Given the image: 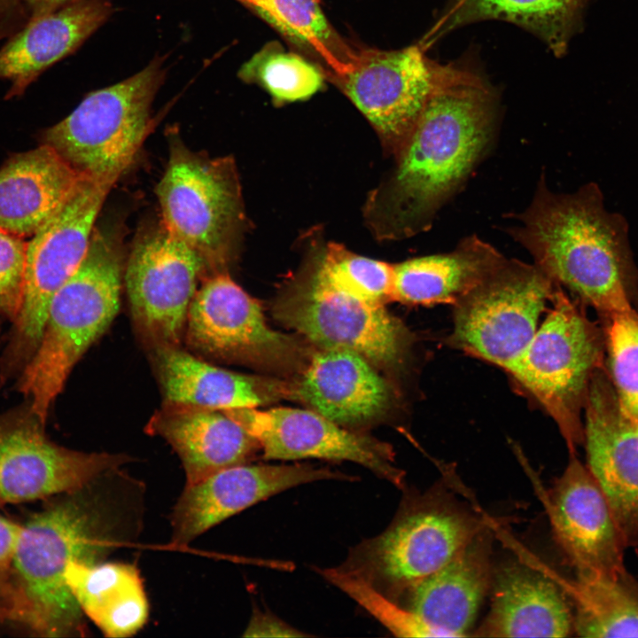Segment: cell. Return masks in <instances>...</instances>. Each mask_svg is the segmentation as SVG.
<instances>
[{
	"label": "cell",
	"instance_id": "16",
	"mask_svg": "<svg viewBox=\"0 0 638 638\" xmlns=\"http://www.w3.org/2000/svg\"><path fill=\"white\" fill-rule=\"evenodd\" d=\"M584 410L587 467L626 547L638 549V420L622 408L605 365L592 377Z\"/></svg>",
	"mask_w": 638,
	"mask_h": 638
},
{
	"label": "cell",
	"instance_id": "14",
	"mask_svg": "<svg viewBox=\"0 0 638 638\" xmlns=\"http://www.w3.org/2000/svg\"><path fill=\"white\" fill-rule=\"evenodd\" d=\"M205 271L202 259L162 223L135 243L124 276L126 290L136 323L156 346L179 345Z\"/></svg>",
	"mask_w": 638,
	"mask_h": 638
},
{
	"label": "cell",
	"instance_id": "29",
	"mask_svg": "<svg viewBox=\"0 0 638 638\" xmlns=\"http://www.w3.org/2000/svg\"><path fill=\"white\" fill-rule=\"evenodd\" d=\"M574 602L573 631L589 638L638 637V595L621 580L577 575L566 586Z\"/></svg>",
	"mask_w": 638,
	"mask_h": 638
},
{
	"label": "cell",
	"instance_id": "24",
	"mask_svg": "<svg viewBox=\"0 0 638 638\" xmlns=\"http://www.w3.org/2000/svg\"><path fill=\"white\" fill-rule=\"evenodd\" d=\"M492 548L489 525L408 593V609L446 637L466 636L492 587Z\"/></svg>",
	"mask_w": 638,
	"mask_h": 638
},
{
	"label": "cell",
	"instance_id": "10",
	"mask_svg": "<svg viewBox=\"0 0 638 638\" xmlns=\"http://www.w3.org/2000/svg\"><path fill=\"white\" fill-rule=\"evenodd\" d=\"M205 356L280 377H297L315 349L272 329L259 301L224 272L204 279L190 304L184 335Z\"/></svg>",
	"mask_w": 638,
	"mask_h": 638
},
{
	"label": "cell",
	"instance_id": "28",
	"mask_svg": "<svg viewBox=\"0 0 638 638\" xmlns=\"http://www.w3.org/2000/svg\"><path fill=\"white\" fill-rule=\"evenodd\" d=\"M65 578L83 615L105 636L128 637L146 623L149 604L135 565L73 560L66 566Z\"/></svg>",
	"mask_w": 638,
	"mask_h": 638
},
{
	"label": "cell",
	"instance_id": "33",
	"mask_svg": "<svg viewBox=\"0 0 638 638\" xmlns=\"http://www.w3.org/2000/svg\"><path fill=\"white\" fill-rule=\"evenodd\" d=\"M238 75L246 82L260 85L280 102L309 98L324 82V74L316 64L275 42L246 61Z\"/></svg>",
	"mask_w": 638,
	"mask_h": 638
},
{
	"label": "cell",
	"instance_id": "36",
	"mask_svg": "<svg viewBox=\"0 0 638 638\" xmlns=\"http://www.w3.org/2000/svg\"><path fill=\"white\" fill-rule=\"evenodd\" d=\"M27 243L0 229V312L16 318L24 292Z\"/></svg>",
	"mask_w": 638,
	"mask_h": 638
},
{
	"label": "cell",
	"instance_id": "32",
	"mask_svg": "<svg viewBox=\"0 0 638 638\" xmlns=\"http://www.w3.org/2000/svg\"><path fill=\"white\" fill-rule=\"evenodd\" d=\"M318 278L359 300L384 305L393 300V264L350 252L330 243L311 262Z\"/></svg>",
	"mask_w": 638,
	"mask_h": 638
},
{
	"label": "cell",
	"instance_id": "40",
	"mask_svg": "<svg viewBox=\"0 0 638 638\" xmlns=\"http://www.w3.org/2000/svg\"><path fill=\"white\" fill-rule=\"evenodd\" d=\"M253 9L258 14L267 10L269 0H239Z\"/></svg>",
	"mask_w": 638,
	"mask_h": 638
},
{
	"label": "cell",
	"instance_id": "6",
	"mask_svg": "<svg viewBox=\"0 0 638 638\" xmlns=\"http://www.w3.org/2000/svg\"><path fill=\"white\" fill-rule=\"evenodd\" d=\"M605 334L557 286L547 315L507 372L556 424L570 455L584 444L581 411L592 377L604 366Z\"/></svg>",
	"mask_w": 638,
	"mask_h": 638
},
{
	"label": "cell",
	"instance_id": "15",
	"mask_svg": "<svg viewBox=\"0 0 638 638\" xmlns=\"http://www.w3.org/2000/svg\"><path fill=\"white\" fill-rule=\"evenodd\" d=\"M223 412L258 441L264 460L350 461L395 486L404 485L405 472L395 464L389 444L344 429L312 409L276 407Z\"/></svg>",
	"mask_w": 638,
	"mask_h": 638
},
{
	"label": "cell",
	"instance_id": "34",
	"mask_svg": "<svg viewBox=\"0 0 638 638\" xmlns=\"http://www.w3.org/2000/svg\"><path fill=\"white\" fill-rule=\"evenodd\" d=\"M607 372L625 411L638 420V310L602 317Z\"/></svg>",
	"mask_w": 638,
	"mask_h": 638
},
{
	"label": "cell",
	"instance_id": "22",
	"mask_svg": "<svg viewBox=\"0 0 638 638\" xmlns=\"http://www.w3.org/2000/svg\"><path fill=\"white\" fill-rule=\"evenodd\" d=\"M490 611L474 635L565 637L573 614L560 583L533 566L514 562L494 570Z\"/></svg>",
	"mask_w": 638,
	"mask_h": 638
},
{
	"label": "cell",
	"instance_id": "8",
	"mask_svg": "<svg viewBox=\"0 0 638 638\" xmlns=\"http://www.w3.org/2000/svg\"><path fill=\"white\" fill-rule=\"evenodd\" d=\"M163 64L89 93L64 120L43 132L74 168L97 177H120L149 133L152 104L164 79Z\"/></svg>",
	"mask_w": 638,
	"mask_h": 638
},
{
	"label": "cell",
	"instance_id": "3",
	"mask_svg": "<svg viewBox=\"0 0 638 638\" xmlns=\"http://www.w3.org/2000/svg\"><path fill=\"white\" fill-rule=\"evenodd\" d=\"M508 229L555 284L601 317L638 310V268L624 217L604 207L596 183L552 192L543 174L530 206Z\"/></svg>",
	"mask_w": 638,
	"mask_h": 638
},
{
	"label": "cell",
	"instance_id": "27",
	"mask_svg": "<svg viewBox=\"0 0 638 638\" xmlns=\"http://www.w3.org/2000/svg\"><path fill=\"white\" fill-rule=\"evenodd\" d=\"M506 257L471 235L450 252L393 264V300L409 305L456 303Z\"/></svg>",
	"mask_w": 638,
	"mask_h": 638
},
{
	"label": "cell",
	"instance_id": "4",
	"mask_svg": "<svg viewBox=\"0 0 638 638\" xmlns=\"http://www.w3.org/2000/svg\"><path fill=\"white\" fill-rule=\"evenodd\" d=\"M121 273L113 241L93 231L82 264L50 303L39 345L21 377L20 391L42 424L75 363L116 316Z\"/></svg>",
	"mask_w": 638,
	"mask_h": 638
},
{
	"label": "cell",
	"instance_id": "13",
	"mask_svg": "<svg viewBox=\"0 0 638 638\" xmlns=\"http://www.w3.org/2000/svg\"><path fill=\"white\" fill-rule=\"evenodd\" d=\"M457 70L430 60L414 45L356 52L349 67L333 77L395 158L431 97Z\"/></svg>",
	"mask_w": 638,
	"mask_h": 638
},
{
	"label": "cell",
	"instance_id": "37",
	"mask_svg": "<svg viewBox=\"0 0 638 638\" xmlns=\"http://www.w3.org/2000/svg\"><path fill=\"white\" fill-rule=\"evenodd\" d=\"M22 525L0 516V576L12 571Z\"/></svg>",
	"mask_w": 638,
	"mask_h": 638
},
{
	"label": "cell",
	"instance_id": "23",
	"mask_svg": "<svg viewBox=\"0 0 638 638\" xmlns=\"http://www.w3.org/2000/svg\"><path fill=\"white\" fill-rule=\"evenodd\" d=\"M154 354L166 404L227 411L292 399V381L227 370L178 346H156Z\"/></svg>",
	"mask_w": 638,
	"mask_h": 638
},
{
	"label": "cell",
	"instance_id": "2",
	"mask_svg": "<svg viewBox=\"0 0 638 638\" xmlns=\"http://www.w3.org/2000/svg\"><path fill=\"white\" fill-rule=\"evenodd\" d=\"M494 105L480 78L459 69L431 97L395 157L390 176L370 195L365 216L378 239L431 228L489 148Z\"/></svg>",
	"mask_w": 638,
	"mask_h": 638
},
{
	"label": "cell",
	"instance_id": "1",
	"mask_svg": "<svg viewBox=\"0 0 638 638\" xmlns=\"http://www.w3.org/2000/svg\"><path fill=\"white\" fill-rule=\"evenodd\" d=\"M138 484L120 469L105 472L22 525L9 600L43 636H83V613L65 578L73 561L102 562L139 525Z\"/></svg>",
	"mask_w": 638,
	"mask_h": 638
},
{
	"label": "cell",
	"instance_id": "12",
	"mask_svg": "<svg viewBox=\"0 0 638 638\" xmlns=\"http://www.w3.org/2000/svg\"><path fill=\"white\" fill-rule=\"evenodd\" d=\"M118 179L86 175L27 243L22 303L14 319L20 352L37 348L50 303L84 260L96 219Z\"/></svg>",
	"mask_w": 638,
	"mask_h": 638
},
{
	"label": "cell",
	"instance_id": "7",
	"mask_svg": "<svg viewBox=\"0 0 638 638\" xmlns=\"http://www.w3.org/2000/svg\"><path fill=\"white\" fill-rule=\"evenodd\" d=\"M168 136V162L156 188L162 224L202 259L211 275L224 272L245 221L234 160L192 152L177 135Z\"/></svg>",
	"mask_w": 638,
	"mask_h": 638
},
{
	"label": "cell",
	"instance_id": "38",
	"mask_svg": "<svg viewBox=\"0 0 638 638\" xmlns=\"http://www.w3.org/2000/svg\"><path fill=\"white\" fill-rule=\"evenodd\" d=\"M245 636H304L278 619L264 613H256L247 626Z\"/></svg>",
	"mask_w": 638,
	"mask_h": 638
},
{
	"label": "cell",
	"instance_id": "25",
	"mask_svg": "<svg viewBox=\"0 0 638 638\" xmlns=\"http://www.w3.org/2000/svg\"><path fill=\"white\" fill-rule=\"evenodd\" d=\"M151 434L166 440L181 459L186 484L246 463L261 450L258 441L225 412L166 404L147 424Z\"/></svg>",
	"mask_w": 638,
	"mask_h": 638
},
{
	"label": "cell",
	"instance_id": "31",
	"mask_svg": "<svg viewBox=\"0 0 638 638\" xmlns=\"http://www.w3.org/2000/svg\"><path fill=\"white\" fill-rule=\"evenodd\" d=\"M265 21L331 68L333 76L346 71L356 52L335 32L318 0H269L259 14Z\"/></svg>",
	"mask_w": 638,
	"mask_h": 638
},
{
	"label": "cell",
	"instance_id": "20",
	"mask_svg": "<svg viewBox=\"0 0 638 638\" xmlns=\"http://www.w3.org/2000/svg\"><path fill=\"white\" fill-rule=\"evenodd\" d=\"M375 368L349 349H315L292 381V400L340 425L372 421L386 413L393 401L390 384Z\"/></svg>",
	"mask_w": 638,
	"mask_h": 638
},
{
	"label": "cell",
	"instance_id": "18",
	"mask_svg": "<svg viewBox=\"0 0 638 638\" xmlns=\"http://www.w3.org/2000/svg\"><path fill=\"white\" fill-rule=\"evenodd\" d=\"M354 476L309 463L248 464L222 469L185 487L171 514L172 546L198 536L245 509L293 486Z\"/></svg>",
	"mask_w": 638,
	"mask_h": 638
},
{
	"label": "cell",
	"instance_id": "35",
	"mask_svg": "<svg viewBox=\"0 0 638 638\" xmlns=\"http://www.w3.org/2000/svg\"><path fill=\"white\" fill-rule=\"evenodd\" d=\"M318 572L365 608L394 635L446 637L415 612L391 600L355 573L343 567L320 569Z\"/></svg>",
	"mask_w": 638,
	"mask_h": 638
},
{
	"label": "cell",
	"instance_id": "41",
	"mask_svg": "<svg viewBox=\"0 0 638 638\" xmlns=\"http://www.w3.org/2000/svg\"><path fill=\"white\" fill-rule=\"evenodd\" d=\"M0 620H17V612L7 604H0Z\"/></svg>",
	"mask_w": 638,
	"mask_h": 638
},
{
	"label": "cell",
	"instance_id": "5",
	"mask_svg": "<svg viewBox=\"0 0 638 638\" xmlns=\"http://www.w3.org/2000/svg\"><path fill=\"white\" fill-rule=\"evenodd\" d=\"M455 489L443 481L406 497L388 528L356 547L342 567L398 603L490 525Z\"/></svg>",
	"mask_w": 638,
	"mask_h": 638
},
{
	"label": "cell",
	"instance_id": "39",
	"mask_svg": "<svg viewBox=\"0 0 638 638\" xmlns=\"http://www.w3.org/2000/svg\"><path fill=\"white\" fill-rule=\"evenodd\" d=\"M72 0H23L27 22L36 17L53 12Z\"/></svg>",
	"mask_w": 638,
	"mask_h": 638
},
{
	"label": "cell",
	"instance_id": "9",
	"mask_svg": "<svg viewBox=\"0 0 638 638\" xmlns=\"http://www.w3.org/2000/svg\"><path fill=\"white\" fill-rule=\"evenodd\" d=\"M556 288L534 264L506 258L453 305L448 342L507 371L533 338Z\"/></svg>",
	"mask_w": 638,
	"mask_h": 638
},
{
	"label": "cell",
	"instance_id": "30",
	"mask_svg": "<svg viewBox=\"0 0 638 638\" xmlns=\"http://www.w3.org/2000/svg\"><path fill=\"white\" fill-rule=\"evenodd\" d=\"M577 4L578 0H458L448 28L481 19L505 20L529 29L561 53Z\"/></svg>",
	"mask_w": 638,
	"mask_h": 638
},
{
	"label": "cell",
	"instance_id": "11",
	"mask_svg": "<svg viewBox=\"0 0 638 638\" xmlns=\"http://www.w3.org/2000/svg\"><path fill=\"white\" fill-rule=\"evenodd\" d=\"M273 314L317 348L349 349L387 370L400 368L413 345L412 333L384 305L331 288L311 263L276 298Z\"/></svg>",
	"mask_w": 638,
	"mask_h": 638
},
{
	"label": "cell",
	"instance_id": "21",
	"mask_svg": "<svg viewBox=\"0 0 638 638\" xmlns=\"http://www.w3.org/2000/svg\"><path fill=\"white\" fill-rule=\"evenodd\" d=\"M112 11L107 0H72L8 37L0 48V80L10 82L4 99L21 97L43 73L75 51Z\"/></svg>",
	"mask_w": 638,
	"mask_h": 638
},
{
	"label": "cell",
	"instance_id": "17",
	"mask_svg": "<svg viewBox=\"0 0 638 638\" xmlns=\"http://www.w3.org/2000/svg\"><path fill=\"white\" fill-rule=\"evenodd\" d=\"M553 536L577 575L621 580L626 548L607 499L575 454L546 493Z\"/></svg>",
	"mask_w": 638,
	"mask_h": 638
},
{
	"label": "cell",
	"instance_id": "19",
	"mask_svg": "<svg viewBox=\"0 0 638 638\" xmlns=\"http://www.w3.org/2000/svg\"><path fill=\"white\" fill-rule=\"evenodd\" d=\"M126 455L84 453L50 441L36 425L0 431V505L75 491L129 462Z\"/></svg>",
	"mask_w": 638,
	"mask_h": 638
},
{
	"label": "cell",
	"instance_id": "26",
	"mask_svg": "<svg viewBox=\"0 0 638 638\" xmlns=\"http://www.w3.org/2000/svg\"><path fill=\"white\" fill-rule=\"evenodd\" d=\"M86 175L46 144L12 156L0 168V229L34 235Z\"/></svg>",
	"mask_w": 638,
	"mask_h": 638
}]
</instances>
